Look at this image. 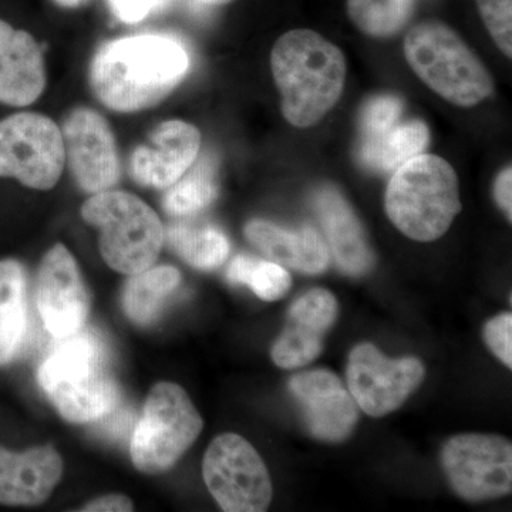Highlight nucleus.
I'll return each instance as SVG.
<instances>
[{"label": "nucleus", "mask_w": 512, "mask_h": 512, "mask_svg": "<svg viewBox=\"0 0 512 512\" xmlns=\"http://www.w3.org/2000/svg\"><path fill=\"white\" fill-rule=\"evenodd\" d=\"M202 3H207V5H227V3L234 2V0H200Z\"/></svg>", "instance_id": "nucleus-35"}, {"label": "nucleus", "mask_w": 512, "mask_h": 512, "mask_svg": "<svg viewBox=\"0 0 512 512\" xmlns=\"http://www.w3.org/2000/svg\"><path fill=\"white\" fill-rule=\"evenodd\" d=\"M313 201L340 268L349 275L366 274L372 268L375 256L349 202L333 187L320 188Z\"/></svg>", "instance_id": "nucleus-19"}, {"label": "nucleus", "mask_w": 512, "mask_h": 512, "mask_svg": "<svg viewBox=\"0 0 512 512\" xmlns=\"http://www.w3.org/2000/svg\"><path fill=\"white\" fill-rule=\"evenodd\" d=\"M190 56L168 36L123 37L97 50L90 66L94 96L119 113L156 106L188 72Z\"/></svg>", "instance_id": "nucleus-1"}, {"label": "nucleus", "mask_w": 512, "mask_h": 512, "mask_svg": "<svg viewBox=\"0 0 512 512\" xmlns=\"http://www.w3.org/2000/svg\"><path fill=\"white\" fill-rule=\"evenodd\" d=\"M168 244L192 268L212 271L220 268L229 255L227 235L208 222L180 218L165 232Z\"/></svg>", "instance_id": "nucleus-24"}, {"label": "nucleus", "mask_w": 512, "mask_h": 512, "mask_svg": "<svg viewBox=\"0 0 512 512\" xmlns=\"http://www.w3.org/2000/svg\"><path fill=\"white\" fill-rule=\"evenodd\" d=\"M82 217L99 229L106 264L123 275H136L157 261L165 241L163 222L134 194L107 190L84 202Z\"/></svg>", "instance_id": "nucleus-6"}, {"label": "nucleus", "mask_w": 512, "mask_h": 512, "mask_svg": "<svg viewBox=\"0 0 512 512\" xmlns=\"http://www.w3.org/2000/svg\"><path fill=\"white\" fill-rule=\"evenodd\" d=\"M36 303L45 328L55 338H69L86 325L89 291L76 259L63 244L49 249L40 262Z\"/></svg>", "instance_id": "nucleus-13"}, {"label": "nucleus", "mask_w": 512, "mask_h": 512, "mask_svg": "<svg viewBox=\"0 0 512 512\" xmlns=\"http://www.w3.org/2000/svg\"><path fill=\"white\" fill-rule=\"evenodd\" d=\"M66 165L59 126L39 113L0 120V178H15L33 190H52Z\"/></svg>", "instance_id": "nucleus-8"}, {"label": "nucleus", "mask_w": 512, "mask_h": 512, "mask_svg": "<svg viewBox=\"0 0 512 512\" xmlns=\"http://www.w3.org/2000/svg\"><path fill=\"white\" fill-rule=\"evenodd\" d=\"M64 153L74 180L84 192L111 190L120 180V158L110 124L87 107L74 109L64 120Z\"/></svg>", "instance_id": "nucleus-12"}, {"label": "nucleus", "mask_w": 512, "mask_h": 512, "mask_svg": "<svg viewBox=\"0 0 512 512\" xmlns=\"http://www.w3.org/2000/svg\"><path fill=\"white\" fill-rule=\"evenodd\" d=\"M282 113L292 126H315L338 103L346 82V60L338 46L308 29L291 30L271 53Z\"/></svg>", "instance_id": "nucleus-2"}, {"label": "nucleus", "mask_w": 512, "mask_h": 512, "mask_svg": "<svg viewBox=\"0 0 512 512\" xmlns=\"http://www.w3.org/2000/svg\"><path fill=\"white\" fill-rule=\"evenodd\" d=\"M289 389L316 439L330 443L348 439L359 414L355 399L338 376L329 370L298 373L289 380Z\"/></svg>", "instance_id": "nucleus-15"}, {"label": "nucleus", "mask_w": 512, "mask_h": 512, "mask_svg": "<svg viewBox=\"0 0 512 512\" xmlns=\"http://www.w3.org/2000/svg\"><path fill=\"white\" fill-rule=\"evenodd\" d=\"M451 487L471 503L504 497L512 490L510 441L488 434L451 437L441 451Z\"/></svg>", "instance_id": "nucleus-10"}, {"label": "nucleus", "mask_w": 512, "mask_h": 512, "mask_svg": "<svg viewBox=\"0 0 512 512\" xmlns=\"http://www.w3.org/2000/svg\"><path fill=\"white\" fill-rule=\"evenodd\" d=\"M478 10L494 42L512 56V0H477Z\"/></svg>", "instance_id": "nucleus-29"}, {"label": "nucleus", "mask_w": 512, "mask_h": 512, "mask_svg": "<svg viewBox=\"0 0 512 512\" xmlns=\"http://www.w3.org/2000/svg\"><path fill=\"white\" fill-rule=\"evenodd\" d=\"M245 237L259 252L282 266L322 274L329 265V248L312 227L285 229L272 222L254 220L245 227Z\"/></svg>", "instance_id": "nucleus-20"}, {"label": "nucleus", "mask_w": 512, "mask_h": 512, "mask_svg": "<svg viewBox=\"0 0 512 512\" xmlns=\"http://www.w3.org/2000/svg\"><path fill=\"white\" fill-rule=\"evenodd\" d=\"M202 476L222 511L262 512L271 505L268 468L258 451L238 434H221L212 441Z\"/></svg>", "instance_id": "nucleus-9"}, {"label": "nucleus", "mask_w": 512, "mask_h": 512, "mask_svg": "<svg viewBox=\"0 0 512 512\" xmlns=\"http://www.w3.org/2000/svg\"><path fill=\"white\" fill-rule=\"evenodd\" d=\"M200 148L197 127L181 120L164 121L131 154V177L144 187L167 190L195 163Z\"/></svg>", "instance_id": "nucleus-14"}, {"label": "nucleus", "mask_w": 512, "mask_h": 512, "mask_svg": "<svg viewBox=\"0 0 512 512\" xmlns=\"http://www.w3.org/2000/svg\"><path fill=\"white\" fill-rule=\"evenodd\" d=\"M484 339L488 348L505 366L512 367V315L501 313L487 322Z\"/></svg>", "instance_id": "nucleus-30"}, {"label": "nucleus", "mask_w": 512, "mask_h": 512, "mask_svg": "<svg viewBox=\"0 0 512 512\" xmlns=\"http://www.w3.org/2000/svg\"><path fill=\"white\" fill-rule=\"evenodd\" d=\"M414 0H348L350 20L367 36L396 35L412 16Z\"/></svg>", "instance_id": "nucleus-27"}, {"label": "nucleus", "mask_w": 512, "mask_h": 512, "mask_svg": "<svg viewBox=\"0 0 512 512\" xmlns=\"http://www.w3.org/2000/svg\"><path fill=\"white\" fill-rule=\"evenodd\" d=\"M404 55L431 90L456 106H477L494 93L487 67L450 26L439 20L413 26L404 39Z\"/></svg>", "instance_id": "nucleus-5"}, {"label": "nucleus", "mask_w": 512, "mask_h": 512, "mask_svg": "<svg viewBox=\"0 0 512 512\" xmlns=\"http://www.w3.org/2000/svg\"><path fill=\"white\" fill-rule=\"evenodd\" d=\"M204 427L183 387L157 383L144 403L130 441V456L141 473L158 474L170 470L198 439Z\"/></svg>", "instance_id": "nucleus-7"}, {"label": "nucleus", "mask_w": 512, "mask_h": 512, "mask_svg": "<svg viewBox=\"0 0 512 512\" xmlns=\"http://www.w3.org/2000/svg\"><path fill=\"white\" fill-rule=\"evenodd\" d=\"M28 332V275L15 259L0 261V366L22 349Z\"/></svg>", "instance_id": "nucleus-21"}, {"label": "nucleus", "mask_w": 512, "mask_h": 512, "mask_svg": "<svg viewBox=\"0 0 512 512\" xmlns=\"http://www.w3.org/2000/svg\"><path fill=\"white\" fill-rule=\"evenodd\" d=\"M57 5L62 6V8L73 9L79 8L83 3H86L87 0H55Z\"/></svg>", "instance_id": "nucleus-34"}, {"label": "nucleus", "mask_w": 512, "mask_h": 512, "mask_svg": "<svg viewBox=\"0 0 512 512\" xmlns=\"http://www.w3.org/2000/svg\"><path fill=\"white\" fill-rule=\"evenodd\" d=\"M45 87V57L35 37L0 20V103L29 106Z\"/></svg>", "instance_id": "nucleus-18"}, {"label": "nucleus", "mask_w": 512, "mask_h": 512, "mask_svg": "<svg viewBox=\"0 0 512 512\" xmlns=\"http://www.w3.org/2000/svg\"><path fill=\"white\" fill-rule=\"evenodd\" d=\"M429 138V128L423 121H399L379 136L360 141V163L383 173L397 170L400 165L423 153Z\"/></svg>", "instance_id": "nucleus-22"}, {"label": "nucleus", "mask_w": 512, "mask_h": 512, "mask_svg": "<svg viewBox=\"0 0 512 512\" xmlns=\"http://www.w3.org/2000/svg\"><path fill=\"white\" fill-rule=\"evenodd\" d=\"M63 476V460L52 446L12 453L0 447V504L36 507L45 503Z\"/></svg>", "instance_id": "nucleus-17"}, {"label": "nucleus", "mask_w": 512, "mask_h": 512, "mask_svg": "<svg viewBox=\"0 0 512 512\" xmlns=\"http://www.w3.org/2000/svg\"><path fill=\"white\" fill-rule=\"evenodd\" d=\"M346 379L357 406L382 417L399 409L419 387L424 366L416 357L389 359L376 346L362 343L350 352Z\"/></svg>", "instance_id": "nucleus-11"}, {"label": "nucleus", "mask_w": 512, "mask_h": 512, "mask_svg": "<svg viewBox=\"0 0 512 512\" xmlns=\"http://www.w3.org/2000/svg\"><path fill=\"white\" fill-rule=\"evenodd\" d=\"M512 171L511 167L505 168L503 173L498 175L497 181H495L494 195L498 205L503 208L504 214L507 215L508 220L512 218Z\"/></svg>", "instance_id": "nucleus-33"}, {"label": "nucleus", "mask_w": 512, "mask_h": 512, "mask_svg": "<svg viewBox=\"0 0 512 512\" xmlns=\"http://www.w3.org/2000/svg\"><path fill=\"white\" fill-rule=\"evenodd\" d=\"M133 503L123 494H109L96 498L80 508L84 512L133 511Z\"/></svg>", "instance_id": "nucleus-32"}, {"label": "nucleus", "mask_w": 512, "mask_h": 512, "mask_svg": "<svg viewBox=\"0 0 512 512\" xmlns=\"http://www.w3.org/2000/svg\"><path fill=\"white\" fill-rule=\"evenodd\" d=\"M231 284L248 285L262 301L274 302L284 298L292 279L284 266L274 261H262L249 255H238L227 271Z\"/></svg>", "instance_id": "nucleus-26"}, {"label": "nucleus", "mask_w": 512, "mask_h": 512, "mask_svg": "<svg viewBox=\"0 0 512 512\" xmlns=\"http://www.w3.org/2000/svg\"><path fill=\"white\" fill-rule=\"evenodd\" d=\"M180 284L181 272L174 266H150L131 275L124 286V312L137 325H150L161 315Z\"/></svg>", "instance_id": "nucleus-23"}, {"label": "nucleus", "mask_w": 512, "mask_h": 512, "mask_svg": "<svg viewBox=\"0 0 512 512\" xmlns=\"http://www.w3.org/2000/svg\"><path fill=\"white\" fill-rule=\"evenodd\" d=\"M220 192L218 163L214 156L205 154L188 168L187 173L167 188L163 200L164 211L175 218H191L217 200Z\"/></svg>", "instance_id": "nucleus-25"}, {"label": "nucleus", "mask_w": 512, "mask_h": 512, "mask_svg": "<svg viewBox=\"0 0 512 512\" xmlns=\"http://www.w3.org/2000/svg\"><path fill=\"white\" fill-rule=\"evenodd\" d=\"M160 0H109L114 15L126 23L140 22L158 5Z\"/></svg>", "instance_id": "nucleus-31"}, {"label": "nucleus", "mask_w": 512, "mask_h": 512, "mask_svg": "<svg viewBox=\"0 0 512 512\" xmlns=\"http://www.w3.org/2000/svg\"><path fill=\"white\" fill-rule=\"evenodd\" d=\"M338 316V302L326 289H312L293 303L284 332L272 348V359L282 369H298L322 353L323 336Z\"/></svg>", "instance_id": "nucleus-16"}, {"label": "nucleus", "mask_w": 512, "mask_h": 512, "mask_svg": "<svg viewBox=\"0 0 512 512\" xmlns=\"http://www.w3.org/2000/svg\"><path fill=\"white\" fill-rule=\"evenodd\" d=\"M403 101L396 96H377L367 101L360 116V141L370 140L399 123Z\"/></svg>", "instance_id": "nucleus-28"}, {"label": "nucleus", "mask_w": 512, "mask_h": 512, "mask_svg": "<svg viewBox=\"0 0 512 512\" xmlns=\"http://www.w3.org/2000/svg\"><path fill=\"white\" fill-rule=\"evenodd\" d=\"M386 212L394 227L414 241H436L461 211L456 171L444 158L419 154L394 170Z\"/></svg>", "instance_id": "nucleus-4"}, {"label": "nucleus", "mask_w": 512, "mask_h": 512, "mask_svg": "<svg viewBox=\"0 0 512 512\" xmlns=\"http://www.w3.org/2000/svg\"><path fill=\"white\" fill-rule=\"evenodd\" d=\"M60 340L39 367L40 387L64 420L76 424L99 421L120 400L106 349L97 336L82 330Z\"/></svg>", "instance_id": "nucleus-3"}]
</instances>
